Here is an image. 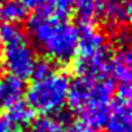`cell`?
Masks as SVG:
<instances>
[{
  "label": "cell",
  "instance_id": "14",
  "mask_svg": "<svg viewBox=\"0 0 132 132\" xmlns=\"http://www.w3.org/2000/svg\"><path fill=\"white\" fill-rule=\"evenodd\" d=\"M0 17L6 24H16L27 17V9L17 0H6L0 9Z\"/></svg>",
  "mask_w": 132,
  "mask_h": 132
},
{
  "label": "cell",
  "instance_id": "10",
  "mask_svg": "<svg viewBox=\"0 0 132 132\" xmlns=\"http://www.w3.org/2000/svg\"><path fill=\"white\" fill-rule=\"evenodd\" d=\"M102 0H74L72 9L82 24H92L101 16Z\"/></svg>",
  "mask_w": 132,
  "mask_h": 132
},
{
  "label": "cell",
  "instance_id": "8",
  "mask_svg": "<svg viewBox=\"0 0 132 132\" xmlns=\"http://www.w3.org/2000/svg\"><path fill=\"white\" fill-rule=\"evenodd\" d=\"M112 78L119 82V85L131 84L132 77V58L129 47H118L117 53L109 58V68ZM112 80V81H114Z\"/></svg>",
  "mask_w": 132,
  "mask_h": 132
},
{
  "label": "cell",
  "instance_id": "13",
  "mask_svg": "<svg viewBox=\"0 0 132 132\" xmlns=\"http://www.w3.org/2000/svg\"><path fill=\"white\" fill-rule=\"evenodd\" d=\"M65 121L58 115H44L33 121L27 132H64Z\"/></svg>",
  "mask_w": 132,
  "mask_h": 132
},
{
  "label": "cell",
  "instance_id": "3",
  "mask_svg": "<svg viewBox=\"0 0 132 132\" xmlns=\"http://www.w3.org/2000/svg\"><path fill=\"white\" fill-rule=\"evenodd\" d=\"M109 46L106 37L92 24L78 30V44L74 55V71L78 77H104L109 68Z\"/></svg>",
  "mask_w": 132,
  "mask_h": 132
},
{
  "label": "cell",
  "instance_id": "2",
  "mask_svg": "<svg viewBox=\"0 0 132 132\" xmlns=\"http://www.w3.org/2000/svg\"><path fill=\"white\" fill-rule=\"evenodd\" d=\"M33 47L53 63H68L74 58L78 44V29L67 20L37 13L29 21Z\"/></svg>",
  "mask_w": 132,
  "mask_h": 132
},
{
  "label": "cell",
  "instance_id": "17",
  "mask_svg": "<svg viewBox=\"0 0 132 132\" xmlns=\"http://www.w3.org/2000/svg\"><path fill=\"white\" fill-rule=\"evenodd\" d=\"M17 2H20L26 9H36L43 4V0H17Z\"/></svg>",
  "mask_w": 132,
  "mask_h": 132
},
{
  "label": "cell",
  "instance_id": "7",
  "mask_svg": "<svg viewBox=\"0 0 132 132\" xmlns=\"http://www.w3.org/2000/svg\"><path fill=\"white\" fill-rule=\"evenodd\" d=\"M108 26L122 30L131 17V2L129 0H102L101 16Z\"/></svg>",
  "mask_w": 132,
  "mask_h": 132
},
{
  "label": "cell",
  "instance_id": "19",
  "mask_svg": "<svg viewBox=\"0 0 132 132\" xmlns=\"http://www.w3.org/2000/svg\"><path fill=\"white\" fill-rule=\"evenodd\" d=\"M4 2H6V0H0V9H2V6H3Z\"/></svg>",
  "mask_w": 132,
  "mask_h": 132
},
{
  "label": "cell",
  "instance_id": "1",
  "mask_svg": "<svg viewBox=\"0 0 132 132\" xmlns=\"http://www.w3.org/2000/svg\"><path fill=\"white\" fill-rule=\"evenodd\" d=\"M114 91L115 84L108 75L78 77L70 84L67 101L82 121L81 123L98 128L102 126L106 119Z\"/></svg>",
  "mask_w": 132,
  "mask_h": 132
},
{
  "label": "cell",
  "instance_id": "21",
  "mask_svg": "<svg viewBox=\"0 0 132 132\" xmlns=\"http://www.w3.org/2000/svg\"><path fill=\"white\" fill-rule=\"evenodd\" d=\"M0 108H2V105H0Z\"/></svg>",
  "mask_w": 132,
  "mask_h": 132
},
{
  "label": "cell",
  "instance_id": "16",
  "mask_svg": "<svg viewBox=\"0 0 132 132\" xmlns=\"http://www.w3.org/2000/svg\"><path fill=\"white\" fill-rule=\"evenodd\" d=\"M67 132H97V131L88 125H84V123H74L72 126H70V129Z\"/></svg>",
  "mask_w": 132,
  "mask_h": 132
},
{
  "label": "cell",
  "instance_id": "11",
  "mask_svg": "<svg viewBox=\"0 0 132 132\" xmlns=\"http://www.w3.org/2000/svg\"><path fill=\"white\" fill-rule=\"evenodd\" d=\"M4 118H6L14 128L16 126L21 128V126H27L33 122L34 111L30 108L29 104L20 101V102H16V104H13V105H10L9 108H7V114Z\"/></svg>",
  "mask_w": 132,
  "mask_h": 132
},
{
  "label": "cell",
  "instance_id": "15",
  "mask_svg": "<svg viewBox=\"0 0 132 132\" xmlns=\"http://www.w3.org/2000/svg\"><path fill=\"white\" fill-rule=\"evenodd\" d=\"M54 71H55V67L51 61H48V60L36 61L34 68L31 71V77H33V80H40V78H44L47 75L53 74Z\"/></svg>",
  "mask_w": 132,
  "mask_h": 132
},
{
  "label": "cell",
  "instance_id": "18",
  "mask_svg": "<svg viewBox=\"0 0 132 132\" xmlns=\"http://www.w3.org/2000/svg\"><path fill=\"white\" fill-rule=\"evenodd\" d=\"M0 132H16V129L6 118H3L0 119Z\"/></svg>",
  "mask_w": 132,
  "mask_h": 132
},
{
  "label": "cell",
  "instance_id": "12",
  "mask_svg": "<svg viewBox=\"0 0 132 132\" xmlns=\"http://www.w3.org/2000/svg\"><path fill=\"white\" fill-rule=\"evenodd\" d=\"M72 3L74 0H43V9L40 13L51 19L65 20L72 10Z\"/></svg>",
  "mask_w": 132,
  "mask_h": 132
},
{
  "label": "cell",
  "instance_id": "5",
  "mask_svg": "<svg viewBox=\"0 0 132 132\" xmlns=\"http://www.w3.org/2000/svg\"><path fill=\"white\" fill-rule=\"evenodd\" d=\"M68 91V77L55 70L44 78L33 80L27 89V104L33 111H38L44 115H55L65 105Z\"/></svg>",
  "mask_w": 132,
  "mask_h": 132
},
{
  "label": "cell",
  "instance_id": "4",
  "mask_svg": "<svg viewBox=\"0 0 132 132\" xmlns=\"http://www.w3.org/2000/svg\"><path fill=\"white\" fill-rule=\"evenodd\" d=\"M2 65L10 75L26 78L31 75L36 64V51L26 33L16 24H4L0 29Z\"/></svg>",
  "mask_w": 132,
  "mask_h": 132
},
{
  "label": "cell",
  "instance_id": "6",
  "mask_svg": "<svg viewBox=\"0 0 132 132\" xmlns=\"http://www.w3.org/2000/svg\"><path fill=\"white\" fill-rule=\"evenodd\" d=\"M104 126L106 132H132L131 101L117 98L111 102Z\"/></svg>",
  "mask_w": 132,
  "mask_h": 132
},
{
  "label": "cell",
  "instance_id": "9",
  "mask_svg": "<svg viewBox=\"0 0 132 132\" xmlns=\"http://www.w3.org/2000/svg\"><path fill=\"white\" fill-rule=\"evenodd\" d=\"M24 92H26V87L21 78L10 74L0 77V105L9 108L13 104L20 102L23 100Z\"/></svg>",
  "mask_w": 132,
  "mask_h": 132
},
{
  "label": "cell",
  "instance_id": "20",
  "mask_svg": "<svg viewBox=\"0 0 132 132\" xmlns=\"http://www.w3.org/2000/svg\"><path fill=\"white\" fill-rule=\"evenodd\" d=\"M2 67L3 65H2V60H0V72H2Z\"/></svg>",
  "mask_w": 132,
  "mask_h": 132
}]
</instances>
